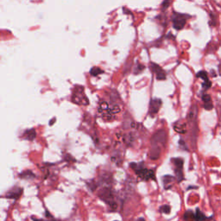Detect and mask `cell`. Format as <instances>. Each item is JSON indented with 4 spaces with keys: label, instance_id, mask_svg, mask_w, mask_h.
<instances>
[{
    "label": "cell",
    "instance_id": "cell-1",
    "mask_svg": "<svg viewBox=\"0 0 221 221\" xmlns=\"http://www.w3.org/2000/svg\"><path fill=\"white\" fill-rule=\"evenodd\" d=\"M186 24V17L182 14H177L175 13L173 16V25L176 30H182L184 28Z\"/></svg>",
    "mask_w": 221,
    "mask_h": 221
},
{
    "label": "cell",
    "instance_id": "cell-2",
    "mask_svg": "<svg viewBox=\"0 0 221 221\" xmlns=\"http://www.w3.org/2000/svg\"><path fill=\"white\" fill-rule=\"evenodd\" d=\"M136 172H137V175L138 176V177H140L143 180L147 181L149 179H152V180L156 179L155 173L152 170H150L147 168H138V169H136Z\"/></svg>",
    "mask_w": 221,
    "mask_h": 221
},
{
    "label": "cell",
    "instance_id": "cell-3",
    "mask_svg": "<svg viewBox=\"0 0 221 221\" xmlns=\"http://www.w3.org/2000/svg\"><path fill=\"white\" fill-rule=\"evenodd\" d=\"M150 68H151V70L156 74L157 80H165V79H166V74H165V72H164L163 69L161 68L160 66H158L157 64H156V63H151V64H150Z\"/></svg>",
    "mask_w": 221,
    "mask_h": 221
},
{
    "label": "cell",
    "instance_id": "cell-4",
    "mask_svg": "<svg viewBox=\"0 0 221 221\" xmlns=\"http://www.w3.org/2000/svg\"><path fill=\"white\" fill-rule=\"evenodd\" d=\"M161 105V99H151L150 104V113L151 115L156 114L160 109Z\"/></svg>",
    "mask_w": 221,
    "mask_h": 221
},
{
    "label": "cell",
    "instance_id": "cell-5",
    "mask_svg": "<svg viewBox=\"0 0 221 221\" xmlns=\"http://www.w3.org/2000/svg\"><path fill=\"white\" fill-rule=\"evenodd\" d=\"M22 189H20V188H13L11 191H10L9 193H8V194H6V197L8 198H10V199H17L22 193Z\"/></svg>",
    "mask_w": 221,
    "mask_h": 221
},
{
    "label": "cell",
    "instance_id": "cell-6",
    "mask_svg": "<svg viewBox=\"0 0 221 221\" xmlns=\"http://www.w3.org/2000/svg\"><path fill=\"white\" fill-rule=\"evenodd\" d=\"M174 129L176 131H177L178 133H181V134H183V133H186L187 131V129H186V124L182 122H177L174 125Z\"/></svg>",
    "mask_w": 221,
    "mask_h": 221
},
{
    "label": "cell",
    "instance_id": "cell-7",
    "mask_svg": "<svg viewBox=\"0 0 221 221\" xmlns=\"http://www.w3.org/2000/svg\"><path fill=\"white\" fill-rule=\"evenodd\" d=\"M172 161L176 165V169H182L183 160L182 158H174V159H172Z\"/></svg>",
    "mask_w": 221,
    "mask_h": 221
},
{
    "label": "cell",
    "instance_id": "cell-8",
    "mask_svg": "<svg viewBox=\"0 0 221 221\" xmlns=\"http://www.w3.org/2000/svg\"><path fill=\"white\" fill-rule=\"evenodd\" d=\"M206 219V217L204 215L203 213H201V211L199 209L196 210V214H195V220L196 221H204Z\"/></svg>",
    "mask_w": 221,
    "mask_h": 221
},
{
    "label": "cell",
    "instance_id": "cell-9",
    "mask_svg": "<svg viewBox=\"0 0 221 221\" xmlns=\"http://www.w3.org/2000/svg\"><path fill=\"white\" fill-rule=\"evenodd\" d=\"M193 220H195V214H193V212L191 211L186 212V214H184V220L193 221Z\"/></svg>",
    "mask_w": 221,
    "mask_h": 221
},
{
    "label": "cell",
    "instance_id": "cell-10",
    "mask_svg": "<svg viewBox=\"0 0 221 221\" xmlns=\"http://www.w3.org/2000/svg\"><path fill=\"white\" fill-rule=\"evenodd\" d=\"M36 130L34 129H31V130H27L25 132V135H26V138L29 139V140H33L35 137H36Z\"/></svg>",
    "mask_w": 221,
    "mask_h": 221
},
{
    "label": "cell",
    "instance_id": "cell-11",
    "mask_svg": "<svg viewBox=\"0 0 221 221\" xmlns=\"http://www.w3.org/2000/svg\"><path fill=\"white\" fill-rule=\"evenodd\" d=\"M168 180H167V177H166V176H164V177H163V179H164V180H163V183H164L165 188H167V189L170 188V185H169L168 183H170V184L172 185V182H174V178H173L172 176H168Z\"/></svg>",
    "mask_w": 221,
    "mask_h": 221
},
{
    "label": "cell",
    "instance_id": "cell-12",
    "mask_svg": "<svg viewBox=\"0 0 221 221\" xmlns=\"http://www.w3.org/2000/svg\"><path fill=\"white\" fill-rule=\"evenodd\" d=\"M103 70L99 68H92L90 70V74L92 76H97V75H99L101 74H103Z\"/></svg>",
    "mask_w": 221,
    "mask_h": 221
},
{
    "label": "cell",
    "instance_id": "cell-13",
    "mask_svg": "<svg viewBox=\"0 0 221 221\" xmlns=\"http://www.w3.org/2000/svg\"><path fill=\"white\" fill-rule=\"evenodd\" d=\"M110 107L108 106V104H107L106 101H104V102H101L100 103V105H99V112H106L107 110L109 109Z\"/></svg>",
    "mask_w": 221,
    "mask_h": 221
},
{
    "label": "cell",
    "instance_id": "cell-14",
    "mask_svg": "<svg viewBox=\"0 0 221 221\" xmlns=\"http://www.w3.org/2000/svg\"><path fill=\"white\" fill-rule=\"evenodd\" d=\"M197 77L201 78L202 80H204V81H207L208 80V76H207V74H206V71H199L198 74H197Z\"/></svg>",
    "mask_w": 221,
    "mask_h": 221
},
{
    "label": "cell",
    "instance_id": "cell-15",
    "mask_svg": "<svg viewBox=\"0 0 221 221\" xmlns=\"http://www.w3.org/2000/svg\"><path fill=\"white\" fill-rule=\"evenodd\" d=\"M160 211L161 213H164V214H168L170 213L171 209H170V206L168 205H164V206H161L160 207Z\"/></svg>",
    "mask_w": 221,
    "mask_h": 221
},
{
    "label": "cell",
    "instance_id": "cell-16",
    "mask_svg": "<svg viewBox=\"0 0 221 221\" xmlns=\"http://www.w3.org/2000/svg\"><path fill=\"white\" fill-rule=\"evenodd\" d=\"M202 100L204 101V103H207V102H211L212 99H211V96L209 94H204L202 96Z\"/></svg>",
    "mask_w": 221,
    "mask_h": 221
},
{
    "label": "cell",
    "instance_id": "cell-17",
    "mask_svg": "<svg viewBox=\"0 0 221 221\" xmlns=\"http://www.w3.org/2000/svg\"><path fill=\"white\" fill-rule=\"evenodd\" d=\"M211 86H212V82L209 81V80H207V81H205V82L203 83V88H204L205 90H207V89H209V88L211 87Z\"/></svg>",
    "mask_w": 221,
    "mask_h": 221
},
{
    "label": "cell",
    "instance_id": "cell-18",
    "mask_svg": "<svg viewBox=\"0 0 221 221\" xmlns=\"http://www.w3.org/2000/svg\"><path fill=\"white\" fill-rule=\"evenodd\" d=\"M204 108L206 110H212L213 109V104H212V101L211 102H207V103H205L204 104Z\"/></svg>",
    "mask_w": 221,
    "mask_h": 221
},
{
    "label": "cell",
    "instance_id": "cell-19",
    "mask_svg": "<svg viewBox=\"0 0 221 221\" xmlns=\"http://www.w3.org/2000/svg\"><path fill=\"white\" fill-rule=\"evenodd\" d=\"M168 5H169V0H164L163 3H162V6H163V8L168 7Z\"/></svg>",
    "mask_w": 221,
    "mask_h": 221
},
{
    "label": "cell",
    "instance_id": "cell-20",
    "mask_svg": "<svg viewBox=\"0 0 221 221\" xmlns=\"http://www.w3.org/2000/svg\"><path fill=\"white\" fill-rule=\"evenodd\" d=\"M138 221H145V220L144 218H140V219H138Z\"/></svg>",
    "mask_w": 221,
    "mask_h": 221
},
{
    "label": "cell",
    "instance_id": "cell-21",
    "mask_svg": "<svg viewBox=\"0 0 221 221\" xmlns=\"http://www.w3.org/2000/svg\"><path fill=\"white\" fill-rule=\"evenodd\" d=\"M34 221H43V220H36V219Z\"/></svg>",
    "mask_w": 221,
    "mask_h": 221
}]
</instances>
